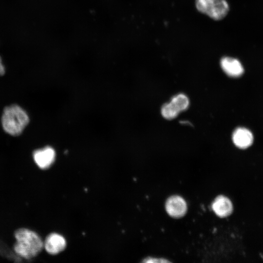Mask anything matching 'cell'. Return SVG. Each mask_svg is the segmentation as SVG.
Returning a JSON list of instances; mask_svg holds the SVG:
<instances>
[{
    "instance_id": "9",
    "label": "cell",
    "mask_w": 263,
    "mask_h": 263,
    "mask_svg": "<svg viewBox=\"0 0 263 263\" xmlns=\"http://www.w3.org/2000/svg\"><path fill=\"white\" fill-rule=\"evenodd\" d=\"M220 65L224 72L229 76L239 77L244 73L242 64L236 58L224 57L221 60Z\"/></svg>"
},
{
    "instance_id": "4",
    "label": "cell",
    "mask_w": 263,
    "mask_h": 263,
    "mask_svg": "<svg viewBox=\"0 0 263 263\" xmlns=\"http://www.w3.org/2000/svg\"><path fill=\"white\" fill-rule=\"evenodd\" d=\"M189 100L186 95L180 94L173 96L170 102L166 103L161 108V114L167 119L175 118L178 114L187 109Z\"/></svg>"
},
{
    "instance_id": "10",
    "label": "cell",
    "mask_w": 263,
    "mask_h": 263,
    "mask_svg": "<svg viewBox=\"0 0 263 263\" xmlns=\"http://www.w3.org/2000/svg\"><path fill=\"white\" fill-rule=\"evenodd\" d=\"M232 140L237 147L245 149L252 144L253 136L251 132L247 129L238 128L233 133Z\"/></svg>"
},
{
    "instance_id": "11",
    "label": "cell",
    "mask_w": 263,
    "mask_h": 263,
    "mask_svg": "<svg viewBox=\"0 0 263 263\" xmlns=\"http://www.w3.org/2000/svg\"><path fill=\"white\" fill-rule=\"evenodd\" d=\"M167 260H163V259H158V258H148L144 262L147 263H153V262H168Z\"/></svg>"
},
{
    "instance_id": "12",
    "label": "cell",
    "mask_w": 263,
    "mask_h": 263,
    "mask_svg": "<svg viewBox=\"0 0 263 263\" xmlns=\"http://www.w3.org/2000/svg\"><path fill=\"white\" fill-rule=\"evenodd\" d=\"M5 73V68L2 64V60L0 56V76H1L4 75Z\"/></svg>"
},
{
    "instance_id": "2",
    "label": "cell",
    "mask_w": 263,
    "mask_h": 263,
    "mask_svg": "<svg viewBox=\"0 0 263 263\" xmlns=\"http://www.w3.org/2000/svg\"><path fill=\"white\" fill-rule=\"evenodd\" d=\"M1 122L3 130L7 133L16 136L23 132L29 122V117L20 106L12 104L4 109Z\"/></svg>"
},
{
    "instance_id": "1",
    "label": "cell",
    "mask_w": 263,
    "mask_h": 263,
    "mask_svg": "<svg viewBox=\"0 0 263 263\" xmlns=\"http://www.w3.org/2000/svg\"><path fill=\"white\" fill-rule=\"evenodd\" d=\"M14 236L16 242L13 249L16 253L25 259H31L37 256L44 247V243L39 235L26 227L16 230Z\"/></svg>"
},
{
    "instance_id": "5",
    "label": "cell",
    "mask_w": 263,
    "mask_h": 263,
    "mask_svg": "<svg viewBox=\"0 0 263 263\" xmlns=\"http://www.w3.org/2000/svg\"><path fill=\"white\" fill-rule=\"evenodd\" d=\"M55 157V150L49 146L36 150L33 153V158L35 164L42 169L49 168L54 163Z\"/></svg>"
},
{
    "instance_id": "6",
    "label": "cell",
    "mask_w": 263,
    "mask_h": 263,
    "mask_svg": "<svg viewBox=\"0 0 263 263\" xmlns=\"http://www.w3.org/2000/svg\"><path fill=\"white\" fill-rule=\"evenodd\" d=\"M165 207L169 215L175 218L183 216L187 210L186 201L182 197L177 195L169 197L166 202Z\"/></svg>"
},
{
    "instance_id": "7",
    "label": "cell",
    "mask_w": 263,
    "mask_h": 263,
    "mask_svg": "<svg viewBox=\"0 0 263 263\" xmlns=\"http://www.w3.org/2000/svg\"><path fill=\"white\" fill-rule=\"evenodd\" d=\"M212 208L218 216L225 218L232 214L234 206L232 202L228 197L219 195L212 203Z\"/></svg>"
},
{
    "instance_id": "8",
    "label": "cell",
    "mask_w": 263,
    "mask_h": 263,
    "mask_svg": "<svg viewBox=\"0 0 263 263\" xmlns=\"http://www.w3.org/2000/svg\"><path fill=\"white\" fill-rule=\"evenodd\" d=\"M66 245L65 239L61 235L56 233L48 235L44 242L45 249L52 255L57 254L63 250Z\"/></svg>"
},
{
    "instance_id": "3",
    "label": "cell",
    "mask_w": 263,
    "mask_h": 263,
    "mask_svg": "<svg viewBox=\"0 0 263 263\" xmlns=\"http://www.w3.org/2000/svg\"><path fill=\"white\" fill-rule=\"evenodd\" d=\"M197 10L215 20L223 19L228 14L229 7L225 0H195Z\"/></svg>"
}]
</instances>
